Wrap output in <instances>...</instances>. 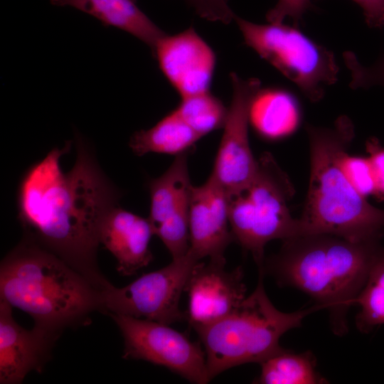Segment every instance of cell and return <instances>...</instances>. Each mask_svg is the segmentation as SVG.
I'll return each instance as SVG.
<instances>
[{"label": "cell", "mask_w": 384, "mask_h": 384, "mask_svg": "<svg viewBox=\"0 0 384 384\" xmlns=\"http://www.w3.org/2000/svg\"><path fill=\"white\" fill-rule=\"evenodd\" d=\"M70 142L53 149L22 177L18 218L25 235L85 277L100 292L112 284L100 271L99 231L106 214L118 205L120 193L100 169L80 137L73 168L63 172L61 156Z\"/></svg>", "instance_id": "6da1fadb"}, {"label": "cell", "mask_w": 384, "mask_h": 384, "mask_svg": "<svg viewBox=\"0 0 384 384\" xmlns=\"http://www.w3.org/2000/svg\"><path fill=\"white\" fill-rule=\"evenodd\" d=\"M380 240L352 242L326 233L293 236L265 260L263 270L279 285L294 287L326 309L332 331L342 336L348 331V310L382 247Z\"/></svg>", "instance_id": "7a4b0ae2"}, {"label": "cell", "mask_w": 384, "mask_h": 384, "mask_svg": "<svg viewBox=\"0 0 384 384\" xmlns=\"http://www.w3.org/2000/svg\"><path fill=\"white\" fill-rule=\"evenodd\" d=\"M310 151V178L299 235L326 233L352 242L382 239L384 210L370 204L353 186L342 161L355 137L346 115L331 127L306 125Z\"/></svg>", "instance_id": "3957f363"}, {"label": "cell", "mask_w": 384, "mask_h": 384, "mask_svg": "<svg viewBox=\"0 0 384 384\" xmlns=\"http://www.w3.org/2000/svg\"><path fill=\"white\" fill-rule=\"evenodd\" d=\"M0 299L58 337L68 327L88 324L94 311L103 312L101 292L26 235L1 262Z\"/></svg>", "instance_id": "277c9868"}, {"label": "cell", "mask_w": 384, "mask_h": 384, "mask_svg": "<svg viewBox=\"0 0 384 384\" xmlns=\"http://www.w3.org/2000/svg\"><path fill=\"white\" fill-rule=\"evenodd\" d=\"M265 275L263 269H260L256 288L233 312L194 329L205 349L210 380L237 366L260 364L280 351L282 336L299 327L307 315L321 309L314 304L291 313L278 310L265 290Z\"/></svg>", "instance_id": "5b68a950"}, {"label": "cell", "mask_w": 384, "mask_h": 384, "mask_svg": "<svg viewBox=\"0 0 384 384\" xmlns=\"http://www.w3.org/2000/svg\"><path fill=\"white\" fill-rule=\"evenodd\" d=\"M294 192L288 175L267 151L257 159L252 178L227 192L233 240L252 254L258 269L264 267L265 247L270 241L300 233L299 219L292 216L288 207Z\"/></svg>", "instance_id": "8992f818"}, {"label": "cell", "mask_w": 384, "mask_h": 384, "mask_svg": "<svg viewBox=\"0 0 384 384\" xmlns=\"http://www.w3.org/2000/svg\"><path fill=\"white\" fill-rule=\"evenodd\" d=\"M234 21L245 43L293 82L311 102L320 101L327 87L338 80L334 53L303 33L282 23L260 24L235 14Z\"/></svg>", "instance_id": "52a82bcc"}, {"label": "cell", "mask_w": 384, "mask_h": 384, "mask_svg": "<svg viewBox=\"0 0 384 384\" xmlns=\"http://www.w3.org/2000/svg\"><path fill=\"white\" fill-rule=\"evenodd\" d=\"M200 259L192 252L168 265L143 274L123 287L112 285L101 292L103 313L144 318L166 324L186 320L180 298Z\"/></svg>", "instance_id": "ba28073f"}, {"label": "cell", "mask_w": 384, "mask_h": 384, "mask_svg": "<svg viewBox=\"0 0 384 384\" xmlns=\"http://www.w3.org/2000/svg\"><path fill=\"white\" fill-rule=\"evenodd\" d=\"M124 340L123 358L164 366L188 381L205 384L208 376L206 353L199 343L169 324L110 314Z\"/></svg>", "instance_id": "9c48e42d"}, {"label": "cell", "mask_w": 384, "mask_h": 384, "mask_svg": "<svg viewBox=\"0 0 384 384\" xmlns=\"http://www.w3.org/2000/svg\"><path fill=\"white\" fill-rule=\"evenodd\" d=\"M232 97L223 136L210 175L227 192L247 184L257 168L250 148L248 127L252 100L262 87L257 78H242L236 73L230 74Z\"/></svg>", "instance_id": "30bf717a"}, {"label": "cell", "mask_w": 384, "mask_h": 384, "mask_svg": "<svg viewBox=\"0 0 384 384\" xmlns=\"http://www.w3.org/2000/svg\"><path fill=\"white\" fill-rule=\"evenodd\" d=\"M188 154L176 156L168 169L148 183L150 196L149 220L172 259L188 252L189 203L192 183L188 168Z\"/></svg>", "instance_id": "8fae6325"}, {"label": "cell", "mask_w": 384, "mask_h": 384, "mask_svg": "<svg viewBox=\"0 0 384 384\" xmlns=\"http://www.w3.org/2000/svg\"><path fill=\"white\" fill-rule=\"evenodd\" d=\"M152 55L181 98L210 91L215 53L193 26L174 35L166 33Z\"/></svg>", "instance_id": "7c38bea8"}, {"label": "cell", "mask_w": 384, "mask_h": 384, "mask_svg": "<svg viewBox=\"0 0 384 384\" xmlns=\"http://www.w3.org/2000/svg\"><path fill=\"white\" fill-rule=\"evenodd\" d=\"M225 262H199L189 276L184 289L188 296L186 320L193 329L226 316L246 297L242 268L226 270Z\"/></svg>", "instance_id": "4fadbf2b"}, {"label": "cell", "mask_w": 384, "mask_h": 384, "mask_svg": "<svg viewBox=\"0 0 384 384\" xmlns=\"http://www.w3.org/2000/svg\"><path fill=\"white\" fill-rule=\"evenodd\" d=\"M189 250L200 260L225 261V251L234 241L230 230L228 193L209 176L192 186L189 203Z\"/></svg>", "instance_id": "5bb4252c"}, {"label": "cell", "mask_w": 384, "mask_h": 384, "mask_svg": "<svg viewBox=\"0 0 384 384\" xmlns=\"http://www.w3.org/2000/svg\"><path fill=\"white\" fill-rule=\"evenodd\" d=\"M58 338L36 326L23 328L12 306L0 299V383H21L30 371L41 372Z\"/></svg>", "instance_id": "9a60e30c"}, {"label": "cell", "mask_w": 384, "mask_h": 384, "mask_svg": "<svg viewBox=\"0 0 384 384\" xmlns=\"http://www.w3.org/2000/svg\"><path fill=\"white\" fill-rule=\"evenodd\" d=\"M153 235L149 218L117 206L104 217L99 240L117 260L118 272L129 276L151 262L149 245Z\"/></svg>", "instance_id": "2e32d148"}, {"label": "cell", "mask_w": 384, "mask_h": 384, "mask_svg": "<svg viewBox=\"0 0 384 384\" xmlns=\"http://www.w3.org/2000/svg\"><path fill=\"white\" fill-rule=\"evenodd\" d=\"M57 6H70L100 20L104 25L126 31L147 45L153 53L166 33L137 6L135 0H50Z\"/></svg>", "instance_id": "e0dca14e"}, {"label": "cell", "mask_w": 384, "mask_h": 384, "mask_svg": "<svg viewBox=\"0 0 384 384\" xmlns=\"http://www.w3.org/2000/svg\"><path fill=\"white\" fill-rule=\"evenodd\" d=\"M301 110L297 97L288 89L272 86L256 93L250 110V123L263 139L285 137L297 128Z\"/></svg>", "instance_id": "ac0fdd59"}, {"label": "cell", "mask_w": 384, "mask_h": 384, "mask_svg": "<svg viewBox=\"0 0 384 384\" xmlns=\"http://www.w3.org/2000/svg\"><path fill=\"white\" fill-rule=\"evenodd\" d=\"M201 138L174 110L152 127L134 132L129 146L137 156L148 153L177 156L188 152Z\"/></svg>", "instance_id": "d6986e66"}, {"label": "cell", "mask_w": 384, "mask_h": 384, "mask_svg": "<svg viewBox=\"0 0 384 384\" xmlns=\"http://www.w3.org/2000/svg\"><path fill=\"white\" fill-rule=\"evenodd\" d=\"M255 380L262 384H319L328 381L317 371L311 351L294 353L283 348L260 363Z\"/></svg>", "instance_id": "ffe728a7"}, {"label": "cell", "mask_w": 384, "mask_h": 384, "mask_svg": "<svg viewBox=\"0 0 384 384\" xmlns=\"http://www.w3.org/2000/svg\"><path fill=\"white\" fill-rule=\"evenodd\" d=\"M360 308L356 316L358 331L368 334L384 324V247L378 252L366 283L356 300Z\"/></svg>", "instance_id": "44dd1931"}, {"label": "cell", "mask_w": 384, "mask_h": 384, "mask_svg": "<svg viewBox=\"0 0 384 384\" xmlns=\"http://www.w3.org/2000/svg\"><path fill=\"white\" fill-rule=\"evenodd\" d=\"M175 110L201 137L223 128L228 114V107L210 91L181 98Z\"/></svg>", "instance_id": "7402d4cb"}, {"label": "cell", "mask_w": 384, "mask_h": 384, "mask_svg": "<svg viewBox=\"0 0 384 384\" xmlns=\"http://www.w3.org/2000/svg\"><path fill=\"white\" fill-rule=\"evenodd\" d=\"M343 58L351 73L349 86L351 89L384 87V55L370 66L363 65L352 51H345Z\"/></svg>", "instance_id": "603a6c76"}, {"label": "cell", "mask_w": 384, "mask_h": 384, "mask_svg": "<svg viewBox=\"0 0 384 384\" xmlns=\"http://www.w3.org/2000/svg\"><path fill=\"white\" fill-rule=\"evenodd\" d=\"M342 165L348 178L361 196H374L375 182L368 156H351L347 152L343 157Z\"/></svg>", "instance_id": "cb8c5ba5"}, {"label": "cell", "mask_w": 384, "mask_h": 384, "mask_svg": "<svg viewBox=\"0 0 384 384\" xmlns=\"http://www.w3.org/2000/svg\"><path fill=\"white\" fill-rule=\"evenodd\" d=\"M201 18L209 21L228 24L235 14L228 0H184Z\"/></svg>", "instance_id": "d4e9b609"}, {"label": "cell", "mask_w": 384, "mask_h": 384, "mask_svg": "<svg viewBox=\"0 0 384 384\" xmlns=\"http://www.w3.org/2000/svg\"><path fill=\"white\" fill-rule=\"evenodd\" d=\"M311 6V0H277L275 6L270 9L266 18L269 23H282L290 18L294 26L299 27L303 16Z\"/></svg>", "instance_id": "484cf974"}, {"label": "cell", "mask_w": 384, "mask_h": 384, "mask_svg": "<svg viewBox=\"0 0 384 384\" xmlns=\"http://www.w3.org/2000/svg\"><path fill=\"white\" fill-rule=\"evenodd\" d=\"M368 158L370 161L374 182V197L379 201H384V146L376 137H370L366 143Z\"/></svg>", "instance_id": "4316f807"}, {"label": "cell", "mask_w": 384, "mask_h": 384, "mask_svg": "<svg viewBox=\"0 0 384 384\" xmlns=\"http://www.w3.org/2000/svg\"><path fill=\"white\" fill-rule=\"evenodd\" d=\"M363 10L365 21L370 28L384 27V0H352Z\"/></svg>", "instance_id": "83f0119b"}]
</instances>
